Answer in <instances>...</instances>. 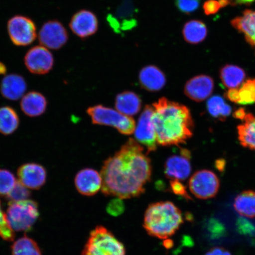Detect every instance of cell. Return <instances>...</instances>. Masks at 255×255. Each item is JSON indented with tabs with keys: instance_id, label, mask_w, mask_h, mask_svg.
<instances>
[{
	"instance_id": "1",
	"label": "cell",
	"mask_w": 255,
	"mask_h": 255,
	"mask_svg": "<svg viewBox=\"0 0 255 255\" xmlns=\"http://www.w3.org/2000/svg\"><path fill=\"white\" fill-rule=\"evenodd\" d=\"M135 139L129 138L113 157L104 162L101 171L102 191L120 199L138 197L151 180L150 159Z\"/></svg>"
},
{
	"instance_id": "2",
	"label": "cell",
	"mask_w": 255,
	"mask_h": 255,
	"mask_svg": "<svg viewBox=\"0 0 255 255\" xmlns=\"http://www.w3.org/2000/svg\"><path fill=\"white\" fill-rule=\"evenodd\" d=\"M152 107L153 122L159 145L178 146L193 136L194 121L186 106L161 98Z\"/></svg>"
},
{
	"instance_id": "3",
	"label": "cell",
	"mask_w": 255,
	"mask_h": 255,
	"mask_svg": "<svg viewBox=\"0 0 255 255\" xmlns=\"http://www.w3.org/2000/svg\"><path fill=\"white\" fill-rule=\"evenodd\" d=\"M183 223L182 213L174 203L160 202L148 207L143 227L151 237L165 239L174 235Z\"/></svg>"
},
{
	"instance_id": "4",
	"label": "cell",
	"mask_w": 255,
	"mask_h": 255,
	"mask_svg": "<svg viewBox=\"0 0 255 255\" xmlns=\"http://www.w3.org/2000/svg\"><path fill=\"white\" fill-rule=\"evenodd\" d=\"M81 255H126V250L111 232L100 226L91 232Z\"/></svg>"
},
{
	"instance_id": "5",
	"label": "cell",
	"mask_w": 255,
	"mask_h": 255,
	"mask_svg": "<svg viewBox=\"0 0 255 255\" xmlns=\"http://www.w3.org/2000/svg\"><path fill=\"white\" fill-rule=\"evenodd\" d=\"M39 216L37 203L28 199L9 202L5 214L9 225L15 232L30 230Z\"/></svg>"
},
{
	"instance_id": "6",
	"label": "cell",
	"mask_w": 255,
	"mask_h": 255,
	"mask_svg": "<svg viewBox=\"0 0 255 255\" xmlns=\"http://www.w3.org/2000/svg\"><path fill=\"white\" fill-rule=\"evenodd\" d=\"M87 113L92 123L97 125L113 127L124 135H129L135 131L134 120L117 110L98 105L89 107Z\"/></svg>"
},
{
	"instance_id": "7",
	"label": "cell",
	"mask_w": 255,
	"mask_h": 255,
	"mask_svg": "<svg viewBox=\"0 0 255 255\" xmlns=\"http://www.w3.org/2000/svg\"><path fill=\"white\" fill-rule=\"evenodd\" d=\"M7 30L12 43L17 46L30 45L37 37L36 25L25 16L15 15L9 19Z\"/></svg>"
},
{
	"instance_id": "8",
	"label": "cell",
	"mask_w": 255,
	"mask_h": 255,
	"mask_svg": "<svg viewBox=\"0 0 255 255\" xmlns=\"http://www.w3.org/2000/svg\"><path fill=\"white\" fill-rule=\"evenodd\" d=\"M189 187L191 193L197 198L202 200L212 199L218 193L220 180L212 171H197L190 178Z\"/></svg>"
},
{
	"instance_id": "9",
	"label": "cell",
	"mask_w": 255,
	"mask_h": 255,
	"mask_svg": "<svg viewBox=\"0 0 255 255\" xmlns=\"http://www.w3.org/2000/svg\"><path fill=\"white\" fill-rule=\"evenodd\" d=\"M154 108L150 105H146L143 108L135 129L134 136L136 141L145 146L147 152L156 151L157 148V136H156L154 122H153Z\"/></svg>"
},
{
	"instance_id": "10",
	"label": "cell",
	"mask_w": 255,
	"mask_h": 255,
	"mask_svg": "<svg viewBox=\"0 0 255 255\" xmlns=\"http://www.w3.org/2000/svg\"><path fill=\"white\" fill-rule=\"evenodd\" d=\"M38 37L41 46L48 49L59 50L68 42L69 34L60 21L50 20L41 27Z\"/></svg>"
},
{
	"instance_id": "11",
	"label": "cell",
	"mask_w": 255,
	"mask_h": 255,
	"mask_svg": "<svg viewBox=\"0 0 255 255\" xmlns=\"http://www.w3.org/2000/svg\"><path fill=\"white\" fill-rule=\"evenodd\" d=\"M25 67L35 75H45L53 69L54 57L49 51L43 46L31 48L24 56Z\"/></svg>"
},
{
	"instance_id": "12",
	"label": "cell",
	"mask_w": 255,
	"mask_h": 255,
	"mask_svg": "<svg viewBox=\"0 0 255 255\" xmlns=\"http://www.w3.org/2000/svg\"><path fill=\"white\" fill-rule=\"evenodd\" d=\"M69 27L76 36L82 39H87L93 36L98 30L97 16L88 9H81L72 16Z\"/></svg>"
},
{
	"instance_id": "13",
	"label": "cell",
	"mask_w": 255,
	"mask_h": 255,
	"mask_svg": "<svg viewBox=\"0 0 255 255\" xmlns=\"http://www.w3.org/2000/svg\"><path fill=\"white\" fill-rule=\"evenodd\" d=\"M215 88V82L208 75L194 76L184 86V94L190 100L200 103L210 98Z\"/></svg>"
},
{
	"instance_id": "14",
	"label": "cell",
	"mask_w": 255,
	"mask_h": 255,
	"mask_svg": "<svg viewBox=\"0 0 255 255\" xmlns=\"http://www.w3.org/2000/svg\"><path fill=\"white\" fill-rule=\"evenodd\" d=\"M18 181L31 190H39L46 183L47 172L45 168L37 163L21 165L17 171Z\"/></svg>"
},
{
	"instance_id": "15",
	"label": "cell",
	"mask_w": 255,
	"mask_h": 255,
	"mask_svg": "<svg viewBox=\"0 0 255 255\" xmlns=\"http://www.w3.org/2000/svg\"><path fill=\"white\" fill-rule=\"evenodd\" d=\"M76 189L82 195L94 196L102 188L101 174L92 168H85L78 172L75 179Z\"/></svg>"
},
{
	"instance_id": "16",
	"label": "cell",
	"mask_w": 255,
	"mask_h": 255,
	"mask_svg": "<svg viewBox=\"0 0 255 255\" xmlns=\"http://www.w3.org/2000/svg\"><path fill=\"white\" fill-rule=\"evenodd\" d=\"M140 85L143 89L149 92L161 90L166 84V76L157 66L147 65L143 67L138 75Z\"/></svg>"
},
{
	"instance_id": "17",
	"label": "cell",
	"mask_w": 255,
	"mask_h": 255,
	"mask_svg": "<svg viewBox=\"0 0 255 255\" xmlns=\"http://www.w3.org/2000/svg\"><path fill=\"white\" fill-rule=\"evenodd\" d=\"M190 159L181 154L171 156L165 162V176L170 180H186L191 172Z\"/></svg>"
},
{
	"instance_id": "18",
	"label": "cell",
	"mask_w": 255,
	"mask_h": 255,
	"mask_svg": "<svg viewBox=\"0 0 255 255\" xmlns=\"http://www.w3.org/2000/svg\"><path fill=\"white\" fill-rule=\"evenodd\" d=\"M26 89V82L23 76L14 73L5 76L0 85L2 97L10 101H17L23 98Z\"/></svg>"
},
{
	"instance_id": "19",
	"label": "cell",
	"mask_w": 255,
	"mask_h": 255,
	"mask_svg": "<svg viewBox=\"0 0 255 255\" xmlns=\"http://www.w3.org/2000/svg\"><path fill=\"white\" fill-rule=\"evenodd\" d=\"M233 27L244 35L247 43L255 50V10L246 9L231 21Z\"/></svg>"
},
{
	"instance_id": "20",
	"label": "cell",
	"mask_w": 255,
	"mask_h": 255,
	"mask_svg": "<svg viewBox=\"0 0 255 255\" xmlns=\"http://www.w3.org/2000/svg\"><path fill=\"white\" fill-rule=\"evenodd\" d=\"M47 101L43 94L36 91H31L23 96L20 107L22 111L30 117H37L45 113Z\"/></svg>"
},
{
	"instance_id": "21",
	"label": "cell",
	"mask_w": 255,
	"mask_h": 255,
	"mask_svg": "<svg viewBox=\"0 0 255 255\" xmlns=\"http://www.w3.org/2000/svg\"><path fill=\"white\" fill-rule=\"evenodd\" d=\"M115 105L120 113L131 117L141 110L142 101L139 96L134 92L125 91L118 94Z\"/></svg>"
},
{
	"instance_id": "22",
	"label": "cell",
	"mask_w": 255,
	"mask_h": 255,
	"mask_svg": "<svg viewBox=\"0 0 255 255\" xmlns=\"http://www.w3.org/2000/svg\"><path fill=\"white\" fill-rule=\"evenodd\" d=\"M246 73L237 65H226L220 70V78L223 85L229 89H238L244 84Z\"/></svg>"
},
{
	"instance_id": "23",
	"label": "cell",
	"mask_w": 255,
	"mask_h": 255,
	"mask_svg": "<svg viewBox=\"0 0 255 255\" xmlns=\"http://www.w3.org/2000/svg\"><path fill=\"white\" fill-rule=\"evenodd\" d=\"M243 122L237 127L239 141L244 147L255 151V117L247 113Z\"/></svg>"
},
{
	"instance_id": "24",
	"label": "cell",
	"mask_w": 255,
	"mask_h": 255,
	"mask_svg": "<svg viewBox=\"0 0 255 255\" xmlns=\"http://www.w3.org/2000/svg\"><path fill=\"white\" fill-rule=\"evenodd\" d=\"M182 34L184 40L188 43L199 44L205 40L207 36V28L203 21L191 20L184 25Z\"/></svg>"
},
{
	"instance_id": "25",
	"label": "cell",
	"mask_w": 255,
	"mask_h": 255,
	"mask_svg": "<svg viewBox=\"0 0 255 255\" xmlns=\"http://www.w3.org/2000/svg\"><path fill=\"white\" fill-rule=\"evenodd\" d=\"M234 208L239 215L249 218H255V191H244L236 197Z\"/></svg>"
},
{
	"instance_id": "26",
	"label": "cell",
	"mask_w": 255,
	"mask_h": 255,
	"mask_svg": "<svg viewBox=\"0 0 255 255\" xmlns=\"http://www.w3.org/2000/svg\"><path fill=\"white\" fill-rule=\"evenodd\" d=\"M20 120L16 111L10 107L0 108V133L8 135L18 128Z\"/></svg>"
},
{
	"instance_id": "27",
	"label": "cell",
	"mask_w": 255,
	"mask_h": 255,
	"mask_svg": "<svg viewBox=\"0 0 255 255\" xmlns=\"http://www.w3.org/2000/svg\"><path fill=\"white\" fill-rule=\"evenodd\" d=\"M207 111L214 119L225 121L232 113V108L221 96L210 98L207 103Z\"/></svg>"
},
{
	"instance_id": "28",
	"label": "cell",
	"mask_w": 255,
	"mask_h": 255,
	"mask_svg": "<svg viewBox=\"0 0 255 255\" xmlns=\"http://www.w3.org/2000/svg\"><path fill=\"white\" fill-rule=\"evenodd\" d=\"M12 255H42L37 244L27 236L18 239L11 247Z\"/></svg>"
},
{
	"instance_id": "29",
	"label": "cell",
	"mask_w": 255,
	"mask_h": 255,
	"mask_svg": "<svg viewBox=\"0 0 255 255\" xmlns=\"http://www.w3.org/2000/svg\"><path fill=\"white\" fill-rule=\"evenodd\" d=\"M239 89V103L241 105L255 104V79L246 80Z\"/></svg>"
},
{
	"instance_id": "30",
	"label": "cell",
	"mask_w": 255,
	"mask_h": 255,
	"mask_svg": "<svg viewBox=\"0 0 255 255\" xmlns=\"http://www.w3.org/2000/svg\"><path fill=\"white\" fill-rule=\"evenodd\" d=\"M17 182L13 174L5 169H0V196H7Z\"/></svg>"
},
{
	"instance_id": "31",
	"label": "cell",
	"mask_w": 255,
	"mask_h": 255,
	"mask_svg": "<svg viewBox=\"0 0 255 255\" xmlns=\"http://www.w3.org/2000/svg\"><path fill=\"white\" fill-rule=\"evenodd\" d=\"M30 191L26 187L17 181L13 189L7 196V198L10 200L9 202H19V201L27 200L30 196Z\"/></svg>"
},
{
	"instance_id": "32",
	"label": "cell",
	"mask_w": 255,
	"mask_h": 255,
	"mask_svg": "<svg viewBox=\"0 0 255 255\" xmlns=\"http://www.w3.org/2000/svg\"><path fill=\"white\" fill-rule=\"evenodd\" d=\"M175 5L182 13L190 14L199 8L200 0H174Z\"/></svg>"
},
{
	"instance_id": "33",
	"label": "cell",
	"mask_w": 255,
	"mask_h": 255,
	"mask_svg": "<svg viewBox=\"0 0 255 255\" xmlns=\"http://www.w3.org/2000/svg\"><path fill=\"white\" fill-rule=\"evenodd\" d=\"M170 190L172 192L176 194V195L184 197L187 200H192V198L187 193L186 188L179 180H171L170 181Z\"/></svg>"
},
{
	"instance_id": "34",
	"label": "cell",
	"mask_w": 255,
	"mask_h": 255,
	"mask_svg": "<svg viewBox=\"0 0 255 255\" xmlns=\"http://www.w3.org/2000/svg\"><path fill=\"white\" fill-rule=\"evenodd\" d=\"M14 231L9 225L7 221L0 225V237L6 241H12L14 239Z\"/></svg>"
},
{
	"instance_id": "35",
	"label": "cell",
	"mask_w": 255,
	"mask_h": 255,
	"mask_svg": "<svg viewBox=\"0 0 255 255\" xmlns=\"http://www.w3.org/2000/svg\"><path fill=\"white\" fill-rule=\"evenodd\" d=\"M221 8L222 6L219 0H208L203 5L204 10L207 15L215 14Z\"/></svg>"
},
{
	"instance_id": "36",
	"label": "cell",
	"mask_w": 255,
	"mask_h": 255,
	"mask_svg": "<svg viewBox=\"0 0 255 255\" xmlns=\"http://www.w3.org/2000/svg\"><path fill=\"white\" fill-rule=\"evenodd\" d=\"M124 209L123 202L119 199L112 201L107 207L108 212L113 216L120 215L123 212Z\"/></svg>"
},
{
	"instance_id": "37",
	"label": "cell",
	"mask_w": 255,
	"mask_h": 255,
	"mask_svg": "<svg viewBox=\"0 0 255 255\" xmlns=\"http://www.w3.org/2000/svg\"><path fill=\"white\" fill-rule=\"evenodd\" d=\"M225 97L227 100L235 104L239 103V89H229L225 94Z\"/></svg>"
},
{
	"instance_id": "38",
	"label": "cell",
	"mask_w": 255,
	"mask_h": 255,
	"mask_svg": "<svg viewBox=\"0 0 255 255\" xmlns=\"http://www.w3.org/2000/svg\"><path fill=\"white\" fill-rule=\"evenodd\" d=\"M205 255H232L230 252L221 247H215L207 252Z\"/></svg>"
},
{
	"instance_id": "39",
	"label": "cell",
	"mask_w": 255,
	"mask_h": 255,
	"mask_svg": "<svg viewBox=\"0 0 255 255\" xmlns=\"http://www.w3.org/2000/svg\"><path fill=\"white\" fill-rule=\"evenodd\" d=\"M247 114L246 110L244 108H239L233 113V116L235 119L243 121Z\"/></svg>"
},
{
	"instance_id": "40",
	"label": "cell",
	"mask_w": 255,
	"mask_h": 255,
	"mask_svg": "<svg viewBox=\"0 0 255 255\" xmlns=\"http://www.w3.org/2000/svg\"><path fill=\"white\" fill-rule=\"evenodd\" d=\"M226 162L224 159H218L215 162V167L219 171L223 172L225 170Z\"/></svg>"
},
{
	"instance_id": "41",
	"label": "cell",
	"mask_w": 255,
	"mask_h": 255,
	"mask_svg": "<svg viewBox=\"0 0 255 255\" xmlns=\"http://www.w3.org/2000/svg\"><path fill=\"white\" fill-rule=\"evenodd\" d=\"M231 4H250L255 1V0H231Z\"/></svg>"
},
{
	"instance_id": "42",
	"label": "cell",
	"mask_w": 255,
	"mask_h": 255,
	"mask_svg": "<svg viewBox=\"0 0 255 255\" xmlns=\"http://www.w3.org/2000/svg\"><path fill=\"white\" fill-rule=\"evenodd\" d=\"M6 221H7V219H6L5 214L2 211L1 203H0V225L2 224Z\"/></svg>"
},
{
	"instance_id": "43",
	"label": "cell",
	"mask_w": 255,
	"mask_h": 255,
	"mask_svg": "<svg viewBox=\"0 0 255 255\" xmlns=\"http://www.w3.org/2000/svg\"><path fill=\"white\" fill-rule=\"evenodd\" d=\"M7 72V68L4 63L0 62V75H5Z\"/></svg>"
}]
</instances>
